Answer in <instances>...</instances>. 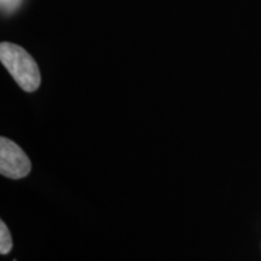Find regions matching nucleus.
Masks as SVG:
<instances>
[{
	"label": "nucleus",
	"mask_w": 261,
	"mask_h": 261,
	"mask_svg": "<svg viewBox=\"0 0 261 261\" xmlns=\"http://www.w3.org/2000/svg\"><path fill=\"white\" fill-rule=\"evenodd\" d=\"M0 61L22 90L34 92L39 89L41 83L40 70L34 58L23 47L11 42H2Z\"/></svg>",
	"instance_id": "obj_1"
},
{
	"label": "nucleus",
	"mask_w": 261,
	"mask_h": 261,
	"mask_svg": "<svg viewBox=\"0 0 261 261\" xmlns=\"http://www.w3.org/2000/svg\"><path fill=\"white\" fill-rule=\"evenodd\" d=\"M32 163L22 148L9 138H0V174L10 179H22L31 173Z\"/></svg>",
	"instance_id": "obj_2"
},
{
	"label": "nucleus",
	"mask_w": 261,
	"mask_h": 261,
	"mask_svg": "<svg viewBox=\"0 0 261 261\" xmlns=\"http://www.w3.org/2000/svg\"><path fill=\"white\" fill-rule=\"evenodd\" d=\"M12 238L11 233H10L8 226L4 221H0V254L2 255H6L11 252L12 249Z\"/></svg>",
	"instance_id": "obj_3"
}]
</instances>
